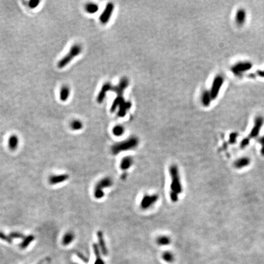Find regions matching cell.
Here are the masks:
<instances>
[{"label":"cell","mask_w":264,"mask_h":264,"mask_svg":"<svg viewBox=\"0 0 264 264\" xmlns=\"http://www.w3.org/2000/svg\"><path fill=\"white\" fill-rule=\"evenodd\" d=\"M70 94V90L69 86L65 85L63 86L60 90L59 99L62 102H66L69 98Z\"/></svg>","instance_id":"e0dca14e"},{"label":"cell","mask_w":264,"mask_h":264,"mask_svg":"<svg viewBox=\"0 0 264 264\" xmlns=\"http://www.w3.org/2000/svg\"><path fill=\"white\" fill-rule=\"evenodd\" d=\"M125 131V128L122 125H117L114 127L113 128L112 132L114 136L116 137H120L124 135Z\"/></svg>","instance_id":"603a6c76"},{"label":"cell","mask_w":264,"mask_h":264,"mask_svg":"<svg viewBox=\"0 0 264 264\" xmlns=\"http://www.w3.org/2000/svg\"><path fill=\"white\" fill-rule=\"evenodd\" d=\"M19 144V139L17 135H11L9 136L8 140V146L9 150L12 151H15Z\"/></svg>","instance_id":"4fadbf2b"},{"label":"cell","mask_w":264,"mask_h":264,"mask_svg":"<svg viewBox=\"0 0 264 264\" xmlns=\"http://www.w3.org/2000/svg\"><path fill=\"white\" fill-rule=\"evenodd\" d=\"M169 172L171 179L169 196L172 202H176L179 199V194L182 192V185L177 165H171L169 166Z\"/></svg>","instance_id":"7a4b0ae2"},{"label":"cell","mask_w":264,"mask_h":264,"mask_svg":"<svg viewBox=\"0 0 264 264\" xmlns=\"http://www.w3.org/2000/svg\"><path fill=\"white\" fill-rule=\"evenodd\" d=\"M256 74L262 78H264V70H259L256 72Z\"/></svg>","instance_id":"f546056e"},{"label":"cell","mask_w":264,"mask_h":264,"mask_svg":"<svg viewBox=\"0 0 264 264\" xmlns=\"http://www.w3.org/2000/svg\"><path fill=\"white\" fill-rule=\"evenodd\" d=\"M82 52V47L78 43H75L70 49L69 52L62 58L57 64L58 68L62 69L66 67L69 63Z\"/></svg>","instance_id":"277c9868"},{"label":"cell","mask_w":264,"mask_h":264,"mask_svg":"<svg viewBox=\"0 0 264 264\" xmlns=\"http://www.w3.org/2000/svg\"><path fill=\"white\" fill-rule=\"evenodd\" d=\"M134 164V159L130 156H126L124 157L120 163V168L123 171L128 169Z\"/></svg>","instance_id":"5bb4252c"},{"label":"cell","mask_w":264,"mask_h":264,"mask_svg":"<svg viewBox=\"0 0 264 264\" xmlns=\"http://www.w3.org/2000/svg\"><path fill=\"white\" fill-rule=\"evenodd\" d=\"M83 127V122L78 119H75L72 121L70 123V128L72 130L77 131L82 129Z\"/></svg>","instance_id":"cb8c5ba5"},{"label":"cell","mask_w":264,"mask_h":264,"mask_svg":"<svg viewBox=\"0 0 264 264\" xmlns=\"http://www.w3.org/2000/svg\"><path fill=\"white\" fill-rule=\"evenodd\" d=\"M86 11L90 14L96 13L99 10V6L97 4L90 3H88L85 6Z\"/></svg>","instance_id":"7402d4cb"},{"label":"cell","mask_w":264,"mask_h":264,"mask_svg":"<svg viewBox=\"0 0 264 264\" xmlns=\"http://www.w3.org/2000/svg\"><path fill=\"white\" fill-rule=\"evenodd\" d=\"M139 144V140L135 137H131L124 141L114 144L111 147L113 155H117L122 152L135 149Z\"/></svg>","instance_id":"3957f363"},{"label":"cell","mask_w":264,"mask_h":264,"mask_svg":"<svg viewBox=\"0 0 264 264\" xmlns=\"http://www.w3.org/2000/svg\"><path fill=\"white\" fill-rule=\"evenodd\" d=\"M263 124H264V117L261 115L257 116L254 120V125L251 130L248 138L249 139H251V138L257 137Z\"/></svg>","instance_id":"ba28073f"},{"label":"cell","mask_w":264,"mask_h":264,"mask_svg":"<svg viewBox=\"0 0 264 264\" xmlns=\"http://www.w3.org/2000/svg\"><path fill=\"white\" fill-rule=\"evenodd\" d=\"M40 3V2L37 1V0H31L28 2V6L31 9H35L39 5Z\"/></svg>","instance_id":"484cf974"},{"label":"cell","mask_w":264,"mask_h":264,"mask_svg":"<svg viewBox=\"0 0 264 264\" xmlns=\"http://www.w3.org/2000/svg\"><path fill=\"white\" fill-rule=\"evenodd\" d=\"M163 259L168 263H172L174 261L175 257L172 252L170 251H165L162 255Z\"/></svg>","instance_id":"d4e9b609"},{"label":"cell","mask_w":264,"mask_h":264,"mask_svg":"<svg viewBox=\"0 0 264 264\" xmlns=\"http://www.w3.org/2000/svg\"><path fill=\"white\" fill-rule=\"evenodd\" d=\"M249 141H250V139L248 137V138H245V139H243L242 141V142H241V144H240V147H241V148H245V147H246L248 144H249Z\"/></svg>","instance_id":"f1b7e54d"},{"label":"cell","mask_w":264,"mask_h":264,"mask_svg":"<svg viewBox=\"0 0 264 264\" xmlns=\"http://www.w3.org/2000/svg\"><path fill=\"white\" fill-rule=\"evenodd\" d=\"M97 235L98 241H99V247L100 248L102 253L104 256H107L108 250H107V248L106 246L105 242L104 240L103 232L102 231H98L97 233Z\"/></svg>","instance_id":"9a60e30c"},{"label":"cell","mask_w":264,"mask_h":264,"mask_svg":"<svg viewBox=\"0 0 264 264\" xmlns=\"http://www.w3.org/2000/svg\"><path fill=\"white\" fill-rule=\"evenodd\" d=\"M229 141L231 143H235L237 137H238V134L235 132V133H232L230 135H229Z\"/></svg>","instance_id":"4316f807"},{"label":"cell","mask_w":264,"mask_h":264,"mask_svg":"<svg viewBox=\"0 0 264 264\" xmlns=\"http://www.w3.org/2000/svg\"><path fill=\"white\" fill-rule=\"evenodd\" d=\"M225 78L222 75H216L212 81L209 92L212 100L216 99L219 96V91L224 84Z\"/></svg>","instance_id":"52a82bcc"},{"label":"cell","mask_w":264,"mask_h":264,"mask_svg":"<svg viewBox=\"0 0 264 264\" xmlns=\"http://www.w3.org/2000/svg\"><path fill=\"white\" fill-rule=\"evenodd\" d=\"M209 90H204L201 96V102L204 107H208L211 105L212 101Z\"/></svg>","instance_id":"7c38bea8"},{"label":"cell","mask_w":264,"mask_h":264,"mask_svg":"<svg viewBox=\"0 0 264 264\" xmlns=\"http://www.w3.org/2000/svg\"><path fill=\"white\" fill-rule=\"evenodd\" d=\"M75 239V234L71 232L68 231L66 232L62 238V244L64 246L69 245Z\"/></svg>","instance_id":"ac0fdd59"},{"label":"cell","mask_w":264,"mask_h":264,"mask_svg":"<svg viewBox=\"0 0 264 264\" xmlns=\"http://www.w3.org/2000/svg\"><path fill=\"white\" fill-rule=\"evenodd\" d=\"M247 13L245 9L243 8H240L235 13V22L237 26L241 27L243 26L246 21Z\"/></svg>","instance_id":"8fae6325"},{"label":"cell","mask_w":264,"mask_h":264,"mask_svg":"<svg viewBox=\"0 0 264 264\" xmlns=\"http://www.w3.org/2000/svg\"><path fill=\"white\" fill-rule=\"evenodd\" d=\"M128 84L129 81L127 78H122L117 86H113L110 83H105L102 86V90L97 96V102L99 103H102V102L104 100L106 94L108 91H113L115 92L117 94V97L112 104L111 111L113 112L119 108L117 113L118 116L120 117L125 116L128 110H129L131 107V103L130 102L125 101L123 97L124 91L128 87Z\"/></svg>","instance_id":"6da1fadb"},{"label":"cell","mask_w":264,"mask_h":264,"mask_svg":"<svg viewBox=\"0 0 264 264\" xmlns=\"http://www.w3.org/2000/svg\"><path fill=\"white\" fill-rule=\"evenodd\" d=\"M251 163L250 159L248 157H244L237 159L234 163V166L237 169H242L248 166Z\"/></svg>","instance_id":"2e32d148"},{"label":"cell","mask_w":264,"mask_h":264,"mask_svg":"<svg viewBox=\"0 0 264 264\" xmlns=\"http://www.w3.org/2000/svg\"><path fill=\"white\" fill-rule=\"evenodd\" d=\"M252 67V63L248 61H239L235 63L231 68V72L236 76L240 77Z\"/></svg>","instance_id":"8992f818"},{"label":"cell","mask_w":264,"mask_h":264,"mask_svg":"<svg viewBox=\"0 0 264 264\" xmlns=\"http://www.w3.org/2000/svg\"><path fill=\"white\" fill-rule=\"evenodd\" d=\"M93 250H94V252L95 253L96 257L94 264H105L104 261L101 258L100 252L99 248V246L97 244H96V243L93 244Z\"/></svg>","instance_id":"ffe728a7"},{"label":"cell","mask_w":264,"mask_h":264,"mask_svg":"<svg viewBox=\"0 0 264 264\" xmlns=\"http://www.w3.org/2000/svg\"><path fill=\"white\" fill-rule=\"evenodd\" d=\"M257 141H258V142H259V143L262 145L261 154H262V155L264 156V136L259 138V139H258Z\"/></svg>","instance_id":"83f0119b"},{"label":"cell","mask_w":264,"mask_h":264,"mask_svg":"<svg viewBox=\"0 0 264 264\" xmlns=\"http://www.w3.org/2000/svg\"><path fill=\"white\" fill-rule=\"evenodd\" d=\"M113 184V180L110 177H105L100 179L96 185L94 190V197L100 199H102L105 195L103 190L107 188H110Z\"/></svg>","instance_id":"5b68a950"},{"label":"cell","mask_w":264,"mask_h":264,"mask_svg":"<svg viewBox=\"0 0 264 264\" xmlns=\"http://www.w3.org/2000/svg\"><path fill=\"white\" fill-rule=\"evenodd\" d=\"M68 175L66 174L53 175L50 179V182L52 184H56L64 182L68 179Z\"/></svg>","instance_id":"d6986e66"},{"label":"cell","mask_w":264,"mask_h":264,"mask_svg":"<svg viewBox=\"0 0 264 264\" xmlns=\"http://www.w3.org/2000/svg\"><path fill=\"white\" fill-rule=\"evenodd\" d=\"M158 195H144L140 202V207L143 210H146L152 207L158 200Z\"/></svg>","instance_id":"9c48e42d"},{"label":"cell","mask_w":264,"mask_h":264,"mask_svg":"<svg viewBox=\"0 0 264 264\" xmlns=\"http://www.w3.org/2000/svg\"><path fill=\"white\" fill-rule=\"evenodd\" d=\"M171 242V239L166 235H161L157 239V243L159 246H168Z\"/></svg>","instance_id":"44dd1931"},{"label":"cell","mask_w":264,"mask_h":264,"mask_svg":"<svg viewBox=\"0 0 264 264\" xmlns=\"http://www.w3.org/2000/svg\"><path fill=\"white\" fill-rule=\"evenodd\" d=\"M127 173H123L122 174V177H121V178L123 179V180H124V179H125L126 178H127Z\"/></svg>","instance_id":"4dcf8cb0"},{"label":"cell","mask_w":264,"mask_h":264,"mask_svg":"<svg viewBox=\"0 0 264 264\" xmlns=\"http://www.w3.org/2000/svg\"><path fill=\"white\" fill-rule=\"evenodd\" d=\"M114 5L113 3H109L107 5L105 9H104L103 12L102 13L100 17V20L102 23L106 24L109 22L114 11Z\"/></svg>","instance_id":"30bf717a"}]
</instances>
